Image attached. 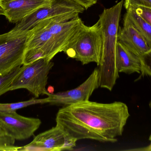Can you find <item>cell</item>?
Listing matches in <instances>:
<instances>
[{
    "instance_id": "1",
    "label": "cell",
    "mask_w": 151,
    "mask_h": 151,
    "mask_svg": "<svg viewBox=\"0 0 151 151\" xmlns=\"http://www.w3.org/2000/svg\"><path fill=\"white\" fill-rule=\"evenodd\" d=\"M129 116L127 105L122 102L101 103L89 100L59 109L56 122L77 141L115 143L122 135Z\"/></svg>"
},
{
    "instance_id": "2",
    "label": "cell",
    "mask_w": 151,
    "mask_h": 151,
    "mask_svg": "<svg viewBox=\"0 0 151 151\" xmlns=\"http://www.w3.org/2000/svg\"><path fill=\"white\" fill-rule=\"evenodd\" d=\"M124 1L122 0L109 9H105L99 15V22L102 27L103 53L98 66L99 87L111 91L119 78L115 62L116 46L118 43L119 24Z\"/></svg>"
},
{
    "instance_id": "3",
    "label": "cell",
    "mask_w": 151,
    "mask_h": 151,
    "mask_svg": "<svg viewBox=\"0 0 151 151\" xmlns=\"http://www.w3.org/2000/svg\"><path fill=\"white\" fill-rule=\"evenodd\" d=\"M79 15L74 12L49 19L51 38L39 50L25 51L24 64H29L42 58L51 60L57 54L63 51L83 22Z\"/></svg>"
},
{
    "instance_id": "4",
    "label": "cell",
    "mask_w": 151,
    "mask_h": 151,
    "mask_svg": "<svg viewBox=\"0 0 151 151\" xmlns=\"http://www.w3.org/2000/svg\"><path fill=\"white\" fill-rule=\"evenodd\" d=\"M103 48V33L99 21L91 26H87L83 22L63 52L83 65L94 62L98 66Z\"/></svg>"
},
{
    "instance_id": "5",
    "label": "cell",
    "mask_w": 151,
    "mask_h": 151,
    "mask_svg": "<svg viewBox=\"0 0 151 151\" xmlns=\"http://www.w3.org/2000/svg\"><path fill=\"white\" fill-rule=\"evenodd\" d=\"M54 65L51 60L46 58L22 65L12 81L10 91L25 89L36 98L46 95L49 73Z\"/></svg>"
},
{
    "instance_id": "6",
    "label": "cell",
    "mask_w": 151,
    "mask_h": 151,
    "mask_svg": "<svg viewBox=\"0 0 151 151\" xmlns=\"http://www.w3.org/2000/svg\"><path fill=\"white\" fill-rule=\"evenodd\" d=\"M84 8L72 0H53L49 6L42 7L19 22L9 33L13 36L27 33L43 20L68 13H82Z\"/></svg>"
},
{
    "instance_id": "7",
    "label": "cell",
    "mask_w": 151,
    "mask_h": 151,
    "mask_svg": "<svg viewBox=\"0 0 151 151\" xmlns=\"http://www.w3.org/2000/svg\"><path fill=\"white\" fill-rule=\"evenodd\" d=\"M29 33L19 36L12 35L9 32L0 35V75L23 64Z\"/></svg>"
},
{
    "instance_id": "8",
    "label": "cell",
    "mask_w": 151,
    "mask_h": 151,
    "mask_svg": "<svg viewBox=\"0 0 151 151\" xmlns=\"http://www.w3.org/2000/svg\"><path fill=\"white\" fill-rule=\"evenodd\" d=\"M77 141L56 125L35 136L27 145L19 147L18 151L72 150Z\"/></svg>"
},
{
    "instance_id": "9",
    "label": "cell",
    "mask_w": 151,
    "mask_h": 151,
    "mask_svg": "<svg viewBox=\"0 0 151 151\" xmlns=\"http://www.w3.org/2000/svg\"><path fill=\"white\" fill-rule=\"evenodd\" d=\"M41 124L40 119L24 117L16 111L0 112V127L6 136L15 140L21 141L32 137Z\"/></svg>"
},
{
    "instance_id": "10",
    "label": "cell",
    "mask_w": 151,
    "mask_h": 151,
    "mask_svg": "<svg viewBox=\"0 0 151 151\" xmlns=\"http://www.w3.org/2000/svg\"><path fill=\"white\" fill-rule=\"evenodd\" d=\"M99 74L97 68L83 83L73 89L55 94H50L47 91L46 95L48 98V103L65 106L89 101L94 90L99 87Z\"/></svg>"
},
{
    "instance_id": "11",
    "label": "cell",
    "mask_w": 151,
    "mask_h": 151,
    "mask_svg": "<svg viewBox=\"0 0 151 151\" xmlns=\"http://www.w3.org/2000/svg\"><path fill=\"white\" fill-rule=\"evenodd\" d=\"M53 0H2L0 6L9 22L19 23L42 7L49 6Z\"/></svg>"
},
{
    "instance_id": "12",
    "label": "cell",
    "mask_w": 151,
    "mask_h": 151,
    "mask_svg": "<svg viewBox=\"0 0 151 151\" xmlns=\"http://www.w3.org/2000/svg\"><path fill=\"white\" fill-rule=\"evenodd\" d=\"M118 41L139 56L151 49L141 34L131 25L123 23L122 28H119Z\"/></svg>"
},
{
    "instance_id": "13",
    "label": "cell",
    "mask_w": 151,
    "mask_h": 151,
    "mask_svg": "<svg viewBox=\"0 0 151 151\" xmlns=\"http://www.w3.org/2000/svg\"><path fill=\"white\" fill-rule=\"evenodd\" d=\"M115 62L119 73L127 74L141 73L140 57L128 49L118 41L116 46Z\"/></svg>"
},
{
    "instance_id": "14",
    "label": "cell",
    "mask_w": 151,
    "mask_h": 151,
    "mask_svg": "<svg viewBox=\"0 0 151 151\" xmlns=\"http://www.w3.org/2000/svg\"><path fill=\"white\" fill-rule=\"evenodd\" d=\"M123 20V23L133 26L141 34L151 49V25L132 9L127 10Z\"/></svg>"
},
{
    "instance_id": "15",
    "label": "cell",
    "mask_w": 151,
    "mask_h": 151,
    "mask_svg": "<svg viewBox=\"0 0 151 151\" xmlns=\"http://www.w3.org/2000/svg\"><path fill=\"white\" fill-rule=\"evenodd\" d=\"M48 98H33L27 101L11 103H0V112H11L16 111L17 110L25 108L30 105L35 104H43L48 103Z\"/></svg>"
},
{
    "instance_id": "16",
    "label": "cell",
    "mask_w": 151,
    "mask_h": 151,
    "mask_svg": "<svg viewBox=\"0 0 151 151\" xmlns=\"http://www.w3.org/2000/svg\"><path fill=\"white\" fill-rule=\"evenodd\" d=\"M20 67L18 66L6 74L0 75V96L10 91L12 81L19 72Z\"/></svg>"
},
{
    "instance_id": "17",
    "label": "cell",
    "mask_w": 151,
    "mask_h": 151,
    "mask_svg": "<svg viewBox=\"0 0 151 151\" xmlns=\"http://www.w3.org/2000/svg\"><path fill=\"white\" fill-rule=\"evenodd\" d=\"M140 58L141 70L139 79L145 76L151 77V49L140 56Z\"/></svg>"
},
{
    "instance_id": "18",
    "label": "cell",
    "mask_w": 151,
    "mask_h": 151,
    "mask_svg": "<svg viewBox=\"0 0 151 151\" xmlns=\"http://www.w3.org/2000/svg\"><path fill=\"white\" fill-rule=\"evenodd\" d=\"M15 140L7 136L0 137V151H17L19 147L15 146Z\"/></svg>"
},
{
    "instance_id": "19",
    "label": "cell",
    "mask_w": 151,
    "mask_h": 151,
    "mask_svg": "<svg viewBox=\"0 0 151 151\" xmlns=\"http://www.w3.org/2000/svg\"><path fill=\"white\" fill-rule=\"evenodd\" d=\"M124 5L127 10L134 6H142L151 9V0H125Z\"/></svg>"
},
{
    "instance_id": "20",
    "label": "cell",
    "mask_w": 151,
    "mask_h": 151,
    "mask_svg": "<svg viewBox=\"0 0 151 151\" xmlns=\"http://www.w3.org/2000/svg\"><path fill=\"white\" fill-rule=\"evenodd\" d=\"M129 9L134 10L151 25V9L142 6H134Z\"/></svg>"
},
{
    "instance_id": "21",
    "label": "cell",
    "mask_w": 151,
    "mask_h": 151,
    "mask_svg": "<svg viewBox=\"0 0 151 151\" xmlns=\"http://www.w3.org/2000/svg\"><path fill=\"white\" fill-rule=\"evenodd\" d=\"M76 3L81 5L84 8L85 10L88 9L89 8L96 4L98 0H72Z\"/></svg>"
},
{
    "instance_id": "22",
    "label": "cell",
    "mask_w": 151,
    "mask_h": 151,
    "mask_svg": "<svg viewBox=\"0 0 151 151\" xmlns=\"http://www.w3.org/2000/svg\"><path fill=\"white\" fill-rule=\"evenodd\" d=\"M47 90V91L50 94H53V93H54V91H55V89H54V87L51 86H48Z\"/></svg>"
},
{
    "instance_id": "23",
    "label": "cell",
    "mask_w": 151,
    "mask_h": 151,
    "mask_svg": "<svg viewBox=\"0 0 151 151\" xmlns=\"http://www.w3.org/2000/svg\"><path fill=\"white\" fill-rule=\"evenodd\" d=\"M4 136H6L5 133H4V130L0 127V137H1Z\"/></svg>"
},
{
    "instance_id": "24",
    "label": "cell",
    "mask_w": 151,
    "mask_h": 151,
    "mask_svg": "<svg viewBox=\"0 0 151 151\" xmlns=\"http://www.w3.org/2000/svg\"><path fill=\"white\" fill-rule=\"evenodd\" d=\"M149 140L150 142V145L147 147L146 150L151 151V134L150 136V138H149Z\"/></svg>"
},
{
    "instance_id": "25",
    "label": "cell",
    "mask_w": 151,
    "mask_h": 151,
    "mask_svg": "<svg viewBox=\"0 0 151 151\" xmlns=\"http://www.w3.org/2000/svg\"><path fill=\"white\" fill-rule=\"evenodd\" d=\"M1 15H4V11L2 8L0 6V16Z\"/></svg>"
},
{
    "instance_id": "26",
    "label": "cell",
    "mask_w": 151,
    "mask_h": 151,
    "mask_svg": "<svg viewBox=\"0 0 151 151\" xmlns=\"http://www.w3.org/2000/svg\"><path fill=\"white\" fill-rule=\"evenodd\" d=\"M149 106H150V108H151V101H150V103H149Z\"/></svg>"
},
{
    "instance_id": "27",
    "label": "cell",
    "mask_w": 151,
    "mask_h": 151,
    "mask_svg": "<svg viewBox=\"0 0 151 151\" xmlns=\"http://www.w3.org/2000/svg\"><path fill=\"white\" fill-rule=\"evenodd\" d=\"M2 1V0H0V5H1V2Z\"/></svg>"
}]
</instances>
